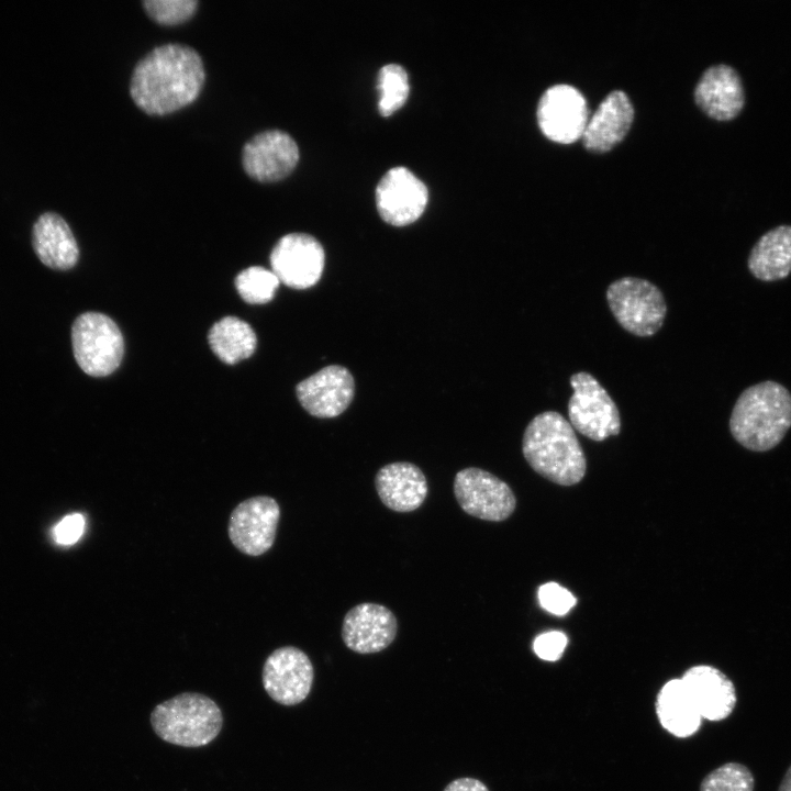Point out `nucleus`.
<instances>
[{
  "label": "nucleus",
  "instance_id": "f257e3e1",
  "mask_svg": "<svg viewBox=\"0 0 791 791\" xmlns=\"http://www.w3.org/2000/svg\"><path fill=\"white\" fill-rule=\"evenodd\" d=\"M200 55L181 44L155 47L135 66L130 93L145 113L164 115L197 99L204 83Z\"/></svg>",
  "mask_w": 791,
  "mask_h": 791
},
{
  "label": "nucleus",
  "instance_id": "f03ea898",
  "mask_svg": "<svg viewBox=\"0 0 791 791\" xmlns=\"http://www.w3.org/2000/svg\"><path fill=\"white\" fill-rule=\"evenodd\" d=\"M525 460L552 482L572 486L587 470L583 449L571 424L556 411H545L527 424L522 439Z\"/></svg>",
  "mask_w": 791,
  "mask_h": 791
},
{
  "label": "nucleus",
  "instance_id": "7ed1b4c3",
  "mask_svg": "<svg viewBox=\"0 0 791 791\" xmlns=\"http://www.w3.org/2000/svg\"><path fill=\"white\" fill-rule=\"evenodd\" d=\"M734 439L753 452L775 448L791 427V393L781 383L765 380L746 388L729 417Z\"/></svg>",
  "mask_w": 791,
  "mask_h": 791
},
{
  "label": "nucleus",
  "instance_id": "20e7f679",
  "mask_svg": "<svg viewBox=\"0 0 791 791\" xmlns=\"http://www.w3.org/2000/svg\"><path fill=\"white\" fill-rule=\"evenodd\" d=\"M151 724L157 736L169 744L201 747L219 735L223 716L209 697L185 692L157 704Z\"/></svg>",
  "mask_w": 791,
  "mask_h": 791
},
{
  "label": "nucleus",
  "instance_id": "39448f33",
  "mask_svg": "<svg viewBox=\"0 0 791 791\" xmlns=\"http://www.w3.org/2000/svg\"><path fill=\"white\" fill-rule=\"evenodd\" d=\"M606 300L617 323L639 337L656 334L667 314L660 289L642 278L623 277L614 280L606 289Z\"/></svg>",
  "mask_w": 791,
  "mask_h": 791
},
{
  "label": "nucleus",
  "instance_id": "423d86ee",
  "mask_svg": "<svg viewBox=\"0 0 791 791\" xmlns=\"http://www.w3.org/2000/svg\"><path fill=\"white\" fill-rule=\"evenodd\" d=\"M71 343L77 364L89 376H108L121 364L123 336L114 321L105 314H80L73 324Z\"/></svg>",
  "mask_w": 791,
  "mask_h": 791
},
{
  "label": "nucleus",
  "instance_id": "0eeeda50",
  "mask_svg": "<svg viewBox=\"0 0 791 791\" xmlns=\"http://www.w3.org/2000/svg\"><path fill=\"white\" fill-rule=\"evenodd\" d=\"M570 385L573 393L568 402V415L573 430L597 442L617 435L620 412L602 385L586 371L573 374Z\"/></svg>",
  "mask_w": 791,
  "mask_h": 791
},
{
  "label": "nucleus",
  "instance_id": "6e6552de",
  "mask_svg": "<svg viewBox=\"0 0 791 791\" xmlns=\"http://www.w3.org/2000/svg\"><path fill=\"white\" fill-rule=\"evenodd\" d=\"M454 494L464 512L484 521H504L516 505L515 495L504 481L477 467L456 474Z\"/></svg>",
  "mask_w": 791,
  "mask_h": 791
},
{
  "label": "nucleus",
  "instance_id": "1a4fd4ad",
  "mask_svg": "<svg viewBox=\"0 0 791 791\" xmlns=\"http://www.w3.org/2000/svg\"><path fill=\"white\" fill-rule=\"evenodd\" d=\"M325 253L321 243L305 233L282 236L270 254L271 271L292 289H308L321 278Z\"/></svg>",
  "mask_w": 791,
  "mask_h": 791
},
{
  "label": "nucleus",
  "instance_id": "9d476101",
  "mask_svg": "<svg viewBox=\"0 0 791 791\" xmlns=\"http://www.w3.org/2000/svg\"><path fill=\"white\" fill-rule=\"evenodd\" d=\"M536 114L542 133L560 144L581 140L590 116L582 93L564 83L552 86L543 93Z\"/></svg>",
  "mask_w": 791,
  "mask_h": 791
},
{
  "label": "nucleus",
  "instance_id": "9b49d317",
  "mask_svg": "<svg viewBox=\"0 0 791 791\" xmlns=\"http://www.w3.org/2000/svg\"><path fill=\"white\" fill-rule=\"evenodd\" d=\"M314 679L308 655L293 646L275 649L263 667V686L267 694L281 705H297L309 695Z\"/></svg>",
  "mask_w": 791,
  "mask_h": 791
},
{
  "label": "nucleus",
  "instance_id": "f8f14e48",
  "mask_svg": "<svg viewBox=\"0 0 791 791\" xmlns=\"http://www.w3.org/2000/svg\"><path fill=\"white\" fill-rule=\"evenodd\" d=\"M279 517L280 508L275 499L266 495L249 498L230 516V539L239 552L259 556L272 546Z\"/></svg>",
  "mask_w": 791,
  "mask_h": 791
},
{
  "label": "nucleus",
  "instance_id": "ddd939ff",
  "mask_svg": "<svg viewBox=\"0 0 791 791\" xmlns=\"http://www.w3.org/2000/svg\"><path fill=\"white\" fill-rule=\"evenodd\" d=\"M428 192L408 168L393 167L379 181L376 204L382 220L394 226L416 221L425 210Z\"/></svg>",
  "mask_w": 791,
  "mask_h": 791
},
{
  "label": "nucleus",
  "instance_id": "4468645a",
  "mask_svg": "<svg viewBox=\"0 0 791 791\" xmlns=\"http://www.w3.org/2000/svg\"><path fill=\"white\" fill-rule=\"evenodd\" d=\"M299 148L286 132L270 130L252 137L243 148L242 163L246 174L260 182L278 181L297 166Z\"/></svg>",
  "mask_w": 791,
  "mask_h": 791
},
{
  "label": "nucleus",
  "instance_id": "2eb2a0df",
  "mask_svg": "<svg viewBox=\"0 0 791 791\" xmlns=\"http://www.w3.org/2000/svg\"><path fill=\"white\" fill-rule=\"evenodd\" d=\"M297 397L303 409L313 416H338L350 404L355 381L347 368L331 365L298 383Z\"/></svg>",
  "mask_w": 791,
  "mask_h": 791
},
{
  "label": "nucleus",
  "instance_id": "dca6fc26",
  "mask_svg": "<svg viewBox=\"0 0 791 791\" xmlns=\"http://www.w3.org/2000/svg\"><path fill=\"white\" fill-rule=\"evenodd\" d=\"M397 619L385 605L365 602L352 608L342 625V638L350 650L375 654L386 649L397 636Z\"/></svg>",
  "mask_w": 791,
  "mask_h": 791
},
{
  "label": "nucleus",
  "instance_id": "f3484780",
  "mask_svg": "<svg viewBox=\"0 0 791 791\" xmlns=\"http://www.w3.org/2000/svg\"><path fill=\"white\" fill-rule=\"evenodd\" d=\"M694 100L709 118L722 122L734 120L746 102L740 75L727 64L708 67L697 82Z\"/></svg>",
  "mask_w": 791,
  "mask_h": 791
},
{
  "label": "nucleus",
  "instance_id": "a211bd4d",
  "mask_svg": "<svg viewBox=\"0 0 791 791\" xmlns=\"http://www.w3.org/2000/svg\"><path fill=\"white\" fill-rule=\"evenodd\" d=\"M681 680L702 718L718 722L734 711L737 703L734 683L717 668L697 665L689 668Z\"/></svg>",
  "mask_w": 791,
  "mask_h": 791
},
{
  "label": "nucleus",
  "instance_id": "6ab92c4d",
  "mask_svg": "<svg viewBox=\"0 0 791 791\" xmlns=\"http://www.w3.org/2000/svg\"><path fill=\"white\" fill-rule=\"evenodd\" d=\"M634 108L622 90L610 92L589 116L581 141L593 153H605L616 146L630 131Z\"/></svg>",
  "mask_w": 791,
  "mask_h": 791
},
{
  "label": "nucleus",
  "instance_id": "aec40b11",
  "mask_svg": "<svg viewBox=\"0 0 791 791\" xmlns=\"http://www.w3.org/2000/svg\"><path fill=\"white\" fill-rule=\"evenodd\" d=\"M375 487L381 502L396 512L420 508L428 491L423 471L408 461L391 463L379 469Z\"/></svg>",
  "mask_w": 791,
  "mask_h": 791
},
{
  "label": "nucleus",
  "instance_id": "412c9836",
  "mask_svg": "<svg viewBox=\"0 0 791 791\" xmlns=\"http://www.w3.org/2000/svg\"><path fill=\"white\" fill-rule=\"evenodd\" d=\"M32 242L40 260L52 269L67 270L78 260L75 236L66 221L56 213L46 212L37 219Z\"/></svg>",
  "mask_w": 791,
  "mask_h": 791
},
{
  "label": "nucleus",
  "instance_id": "4be33fe9",
  "mask_svg": "<svg viewBox=\"0 0 791 791\" xmlns=\"http://www.w3.org/2000/svg\"><path fill=\"white\" fill-rule=\"evenodd\" d=\"M747 267L760 281H777L791 274V225H778L765 234L751 247Z\"/></svg>",
  "mask_w": 791,
  "mask_h": 791
},
{
  "label": "nucleus",
  "instance_id": "5701e85b",
  "mask_svg": "<svg viewBox=\"0 0 791 791\" xmlns=\"http://www.w3.org/2000/svg\"><path fill=\"white\" fill-rule=\"evenodd\" d=\"M655 710L660 725L675 737H690L701 727L703 718L681 678L670 679L660 688Z\"/></svg>",
  "mask_w": 791,
  "mask_h": 791
},
{
  "label": "nucleus",
  "instance_id": "b1692460",
  "mask_svg": "<svg viewBox=\"0 0 791 791\" xmlns=\"http://www.w3.org/2000/svg\"><path fill=\"white\" fill-rule=\"evenodd\" d=\"M208 341L212 352L229 365L250 357L257 344L250 325L236 316H225L214 323L209 331Z\"/></svg>",
  "mask_w": 791,
  "mask_h": 791
},
{
  "label": "nucleus",
  "instance_id": "393cba45",
  "mask_svg": "<svg viewBox=\"0 0 791 791\" xmlns=\"http://www.w3.org/2000/svg\"><path fill=\"white\" fill-rule=\"evenodd\" d=\"M380 99L378 108L383 116L392 114L406 101L410 86L405 69L398 64L383 66L378 74Z\"/></svg>",
  "mask_w": 791,
  "mask_h": 791
},
{
  "label": "nucleus",
  "instance_id": "a878e982",
  "mask_svg": "<svg viewBox=\"0 0 791 791\" xmlns=\"http://www.w3.org/2000/svg\"><path fill=\"white\" fill-rule=\"evenodd\" d=\"M280 281L271 271L260 266L242 270L235 278L241 298L249 304H264L272 300Z\"/></svg>",
  "mask_w": 791,
  "mask_h": 791
},
{
  "label": "nucleus",
  "instance_id": "bb28decb",
  "mask_svg": "<svg viewBox=\"0 0 791 791\" xmlns=\"http://www.w3.org/2000/svg\"><path fill=\"white\" fill-rule=\"evenodd\" d=\"M751 770L739 762H726L705 776L700 791H754Z\"/></svg>",
  "mask_w": 791,
  "mask_h": 791
},
{
  "label": "nucleus",
  "instance_id": "cd10ccee",
  "mask_svg": "<svg viewBox=\"0 0 791 791\" xmlns=\"http://www.w3.org/2000/svg\"><path fill=\"white\" fill-rule=\"evenodd\" d=\"M143 7L156 22L175 25L190 19L198 7L197 0H146Z\"/></svg>",
  "mask_w": 791,
  "mask_h": 791
},
{
  "label": "nucleus",
  "instance_id": "c85d7f7f",
  "mask_svg": "<svg viewBox=\"0 0 791 791\" xmlns=\"http://www.w3.org/2000/svg\"><path fill=\"white\" fill-rule=\"evenodd\" d=\"M537 594L541 606L555 615L568 613L577 602L571 592L556 582L541 586Z\"/></svg>",
  "mask_w": 791,
  "mask_h": 791
},
{
  "label": "nucleus",
  "instance_id": "c756f323",
  "mask_svg": "<svg viewBox=\"0 0 791 791\" xmlns=\"http://www.w3.org/2000/svg\"><path fill=\"white\" fill-rule=\"evenodd\" d=\"M567 636L559 631H550L538 635L534 643V653L543 660H558L567 646Z\"/></svg>",
  "mask_w": 791,
  "mask_h": 791
},
{
  "label": "nucleus",
  "instance_id": "7c9ffc66",
  "mask_svg": "<svg viewBox=\"0 0 791 791\" xmlns=\"http://www.w3.org/2000/svg\"><path fill=\"white\" fill-rule=\"evenodd\" d=\"M85 524L81 513L66 515L54 526L53 538L59 545H73L81 537Z\"/></svg>",
  "mask_w": 791,
  "mask_h": 791
},
{
  "label": "nucleus",
  "instance_id": "2f4dec72",
  "mask_svg": "<svg viewBox=\"0 0 791 791\" xmlns=\"http://www.w3.org/2000/svg\"><path fill=\"white\" fill-rule=\"evenodd\" d=\"M444 791H489V789L480 780L466 777L453 780Z\"/></svg>",
  "mask_w": 791,
  "mask_h": 791
},
{
  "label": "nucleus",
  "instance_id": "473e14b6",
  "mask_svg": "<svg viewBox=\"0 0 791 791\" xmlns=\"http://www.w3.org/2000/svg\"><path fill=\"white\" fill-rule=\"evenodd\" d=\"M778 791H791V765L789 766L788 770L786 771L781 783L778 788Z\"/></svg>",
  "mask_w": 791,
  "mask_h": 791
}]
</instances>
